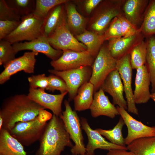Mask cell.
Listing matches in <instances>:
<instances>
[{
  "label": "cell",
  "instance_id": "cell-1",
  "mask_svg": "<svg viewBox=\"0 0 155 155\" xmlns=\"http://www.w3.org/2000/svg\"><path fill=\"white\" fill-rule=\"evenodd\" d=\"M42 109L45 108L25 94H16L6 98L0 110V116L3 121L2 128L9 131L17 123L35 119Z\"/></svg>",
  "mask_w": 155,
  "mask_h": 155
},
{
  "label": "cell",
  "instance_id": "cell-2",
  "mask_svg": "<svg viewBox=\"0 0 155 155\" xmlns=\"http://www.w3.org/2000/svg\"><path fill=\"white\" fill-rule=\"evenodd\" d=\"M59 117L53 115L39 140L36 155H61L66 147L73 146Z\"/></svg>",
  "mask_w": 155,
  "mask_h": 155
},
{
  "label": "cell",
  "instance_id": "cell-3",
  "mask_svg": "<svg viewBox=\"0 0 155 155\" xmlns=\"http://www.w3.org/2000/svg\"><path fill=\"white\" fill-rule=\"evenodd\" d=\"M64 104L65 110L59 117L74 143L71 148V152L73 155H86L81 121L76 111L72 110L68 100H65Z\"/></svg>",
  "mask_w": 155,
  "mask_h": 155
},
{
  "label": "cell",
  "instance_id": "cell-4",
  "mask_svg": "<svg viewBox=\"0 0 155 155\" xmlns=\"http://www.w3.org/2000/svg\"><path fill=\"white\" fill-rule=\"evenodd\" d=\"M44 19L33 12L21 17L17 28L4 39L12 44L26 40L31 41L41 35Z\"/></svg>",
  "mask_w": 155,
  "mask_h": 155
},
{
  "label": "cell",
  "instance_id": "cell-5",
  "mask_svg": "<svg viewBox=\"0 0 155 155\" xmlns=\"http://www.w3.org/2000/svg\"><path fill=\"white\" fill-rule=\"evenodd\" d=\"M117 60L111 55L108 44L102 45L91 66L89 82L94 86V93L98 90L108 75L116 69Z\"/></svg>",
  "mask_w": 155,
  "mask_h": 155
},
{
  "label": "cell",
  "instance_id": "cell-6",
  "mask_svg": "<svg viewBox=\"0 0 155 155\" xmlns=\"http://www.w3.org/2000/svg\"><path fill=\"white\" fill-rule=\"evenodd\" d=\"M48 39L51 46L57 50L68 49L78 52L87 51L86 46L70 32L64 13L57 27Z\"/></svg>",
  "mask_w": 155,
  "mask_h": 155
},
{
  "label": "cell",
  "instance_id": "cell-7",
  "mask_svg": "<svg viewBox=\"0 0 155 155\" xmlns=\"http://www.w3.org/2000/svg\"><path fill=\"white\" fill-rule=\"evenodd\" d=\"M125 1L109 0L101 2L91 24L92 31L99 34H103L115 18L124 15L122 8Z\"/></svg>",
  "mask_w": 155,
  "mask_h": 155
},
{
  "label": "cell",
  "instance_id": "cell-8",
  "mask_svg": "<svg viewBox=\"0 0 155 155\" xmlns=\"http://www.w3.org/2000/svg\"><path fill=\"white\" fill-rule=\"evenodd\" d=\"M47 123L37 117L30 121L17 123L9 132L24 146H28L39 140Z\"/></svg>",
  "mask_w": 155,
  "mask_h": 155
},
{
  "label": "cell",
  "instance_id": "cell-9",
  "mask_svg": "<svg viewBox=\"0 0 155 155\" xmlns=\"http://www.w3.org/2000/svg\"><path fill=\"white\" fill-rule=\"evenodd\" d=\"M49 73L61 78L65 82L68 89L69 100H73L79 88L84 83L89 82L92 73L91 66H83L65 71L54 69L49 70Z\"/></svg>",
  "mask_w": 155,
  "mask_h": 155
},
{
  "label": "cell",
  "instance_id": "cell-10",
  "mask_svg": "<svg viewBox=\"0 0 155 155\" xmlns=\"http://www.w3.org/2000/svg\"><path fill=\"white\" fill-rule=\"evenodd\" d=\"M61 55L57 59L52 60L51 65L58 71H65L81 66L92 65L94 57L87 51L78 52L65 49L62 51Z\"/></svg>",
  "mask_w": 155,
  "mask_h": 155
},
{
  "label": "cell",
  "instance_id": "cell-11",
  "mask_svg": "<svg viewBox=\"0 0 155 155\" xmlns=\"http://www.w3.org/2000/svg\"><path fill=\"white\" fill-rule=\"evenodd\" d=\"M38 53L31 51L25 53L21 57L16 58L4 67L0 74V84H3L8 81L11 76L19 71L32 73L34 72L36 62V56Z\"/></svg>",
  "mask_w": 155,
  "mask_h": 155
},
{
  "label": "cell",
  "instance_id": "cell-12",
  "mask_svg": "<svg viewBox=\"0 0 155 155\" xmlns=\"http://www.w3.org/2000/svg\"><path fill=\"white\" fill-rule=\"evenodd\" d=\"M117 109L127 129V135L124 139L126 145L140 138L155 136V126L146 125L132 117L124 108L117 106Z\"/></svg>",
  "mask_w": 155,
  "mask_h": 155
},
{
  "label": "cell",
  "instance_id": "cell-13",
  "mask_svg": "<svg viewBox=\"0 0 155 155\" xmlns=\"http://www.w3.org/2000/svg\"><path fill=\"white\" fill-rule=\"evenodd\" d=\"M116 69L123 82L128 111L135 115H138V111L134 101L132 88V69L130 63V54L117 60Z\"/></svg>",
  "mask_w": 155,
  "mask_h": 155
},
{
  "label": "cell",
  "instance_id": "cell-14",
  "mask_svg": "<svg viewBox=\"0 0 155 155\" xmlns=\"http://www.w3.org/2000/svg\"><path fill=\"white\" fill-rule=\"evenodd\" d=\"M45 90L30 87L27 95L30 99L45 109H49L53 115L59 117L62 112L61 106L63 100L68 92L58 94H52L46 92Z\"/></svg>",
  "mask_w": 155,
  "mask_h": 155
},
{
  "label": "cell",
  "instance_id": "cell-15",
  "mask_svg": "<svg viewBox=\"0 0 155 155\" xmlns=\"http://www.w3.org/2000/svg\"><path fill=\"white\" fill-rule=\"evenodd\" d=\"M80 121L82 128L85 132L88 138V143L86 147V155H95L94 151L97 149L128 150L126 146L117 145L106 140L96 129H93L90 127L86 118L81 117Z\"/></svg>",
  "mask_w": 155,
  "mask_h": 155
},
{
  "label": "cell",
  "instance_id": "cell-16",
  "mask_svg": "<svg viewBox=\"0 0 155 155\" xmlns=\"http://www.w3.org/2000/svg\"><path fill=\"white\" fill-rule=\"evenodd\" d=\"M12 45L16 53L21 51L29 50L43 53L52 60L58 59L63 53L62 51L53 48L48 37L43 35L31 41L16 43Z\"/></svg>",
  "mask_w": 155,
  "mask_h": 155
},
{
  "label": "cell",
  "instance_id": "cell-17",
  "mask_svg": "<svg viewBox=\"0 0 155 155\" xmlns=\"http://www.w3.org/2000/svg\"><path fill=\"white\" fill-rule=\"evenodd\" d=\"M100 88L104 92L108 93L112 96L113 104L127 109V102L123 95V84L120 74L117 69L108 75Z\"/></svg>",
  "mask_w": 155,
  "mask_h": 155
},
{
  "label": "cell",
  "instance_id": "cell-18",
  "mask_svg": "<svg viewBox=\"0 0 155 155\" xmlns=\"http://www.w3.org/2000/svg\"><path fill=\"white\" fill-rule=\"evenodd\" d=\"M145 37L139 30L135 34L127 37L113 38L108 41V46L112 57L117 60L130 54L133 48L144 40Z\"/></svg>",
  "mask_w": 155,
  "mask_h": 155
},
{
  "label": "cell",
  "instance_id": "cell-19",
  "mask_svg": "<svg viewBox=\"0 0 155 155\" xmlns=\"http://www.w3.org/2000/svg\"><path fill=\"white\" fill-rule=\"evenodd\" d=\"M90 109L91 116L94 118L102 115L113 119L119 115L117 108L111 102L101 88L94 93Z\"/></svg>",
  "mask_w": 155,
  "mask_h": 155
},
{
  "label": "cell",
  "instance_id": "cell-20",
  "mask_svg": "<svg viewBox=\"0 0 155 155\" xmlns=\"http://www.w3.org/2000/svg\"><path fill=\"white\" fill-rule=\"evenodd\" d=\"M149 74L145 65L136 69L133 96L135 104H144L150 98Z\"/></svg>",
  "mask_w": 155,
  "mask_h": 155
},
{
  "label": "cell",
  "instance_id": "cell-21",
  "mask_svg": "<svg viewBox=\"0 0 155 155\" xmlns=\"http://www.w3.org/2000/svg\"><path fill=\"white\" fill-rule=\"evenodd\" d=\"M149 1L126 0L123 3L122 9L124 16L138 29L143 23Z\"/></svg>",
  "mask_w": 155,
  "mask_h": 155
},
{
  "label": "cell",
  "instance_id": "cell-22",
  "mask_svg": "<svg viewBox=\"0 0 155 155\" xmlns=\"http://www.w3.org/2000/svg\"><path fill=\"white\" fill-rule=\"evenodd\" d=\"M0 155H27L24 146L7 130H0Z\"/></svg>",
  "mask_w": 155,
  "mask_h": 155
},
{
  "label": "cell",
  "instance_id": "cell-23",
  "mask_svg": "<svg viewBox=\"0 0 155 155\" xmlns=\"http://www.w3.org/2000/svg\"><path fill=\"white\" fill-rule=\"evenodd\" d=\"M94 87L89 81L83 84L78 89L73 99L75 111L90 109L93 99Z\"/></svg>",
  "mask_w": 155,
  "mask_h": 155
},
{
  "label": "cell",
  "instance_id": "cell-24",
  "mask_svg": "<svg viewBox=\"0 0 155 155\" xmlns=\"http://www.w3.org/2000/svg\"><path fill=\"white\" fill-rule=\"evenodd\" d=\"M76 38L86 46L87 51L94 57H96L105 41L104 34L86 30L77 35Z\"/></svg>",
  "mask_w": 155,
  "mask_h": 155
},
{
  "label": "cell",
  "instance_id": "cell-25",
  "mask_svg": "<svg viewBox=\"0 0 155 155\" xmlns=\"http://www.w3.org/2000/svg\"><path fill=\"white\" fill-rule=\"evenodd\" d=\"M62 4L54 7L44 19L42 28V35L48 37L57 27L64 13Z\"/></svg>",
  "mask_w": 155,
  "mask_h": 155
},
{
  "label": "cell",
  "instance_id": "cell-26",
  "mask_svg": "<svg viewBox=\"0 0 155 155\" xmlns=\"http://www.w3.org/2000/svg\"><path fill=\"white\" fill-rule=\"evenodd\" d=\"M68 2L65 3L68 26L69 28H71L74 32L80 34L86 30L85 20L78 11L75 6L71 3H68Z\"/></svg>",
  "mask_w": 155,
  "mask_h": 155
},
{
  "label": "cell",
  "instance_id": "cell-27",
  "mask_svg": "<svg viewBox=\"0 0 155 155\" xmlns=\"http://www.w3.org/2000/svg\"><path fill=\"white\" fill-rule=\"evenodd\" d=\"M127 147L136 155H155V136L136 140Z\"/></svg>",
  "mask_w": 155,
  "mask_h": 155
},
{
  "label": "cell",
  "instance_id": "cell-28",
  "mask_svg": "<svg viewBox=\"0 0 155 155\" xmlns=\"http://www.w3.org/2000/svg\"><path fill=\"white\" fill-rule=\"evenodd\" d=\"M145 38L155 36V0H150L142 24L139 29Z\"/></svg>",
  "mask_w": 155,
  "mask_h": 155
},
{
  "label": "cell",
  "instance_id": "cell-29",
  "mask_svg": "<svg viewBox=\"0 0 155 155\" xmlns=\"http://www.w3.org/2000/svg\"><path fill=\"white\" fill-rule=\"evenodd\" d=\"M147 43L146 66L150 79L152 93L155 92V36L146 38Z\"/></svg>",
  "mask_w": 155,
  "mask_h": 155
},
{
  "label": "cell",
  "instance_id": "cell-30",
  "mask_svg": "<svg viewBox=\"0 0 155 155\" xmlns=\"http://www.w3.org/2000/svg\"><path fill=\"white\" fill-rule=\"evenodd\" d=\"M125 124L123 119L121 117L114 128L109 130L97 128L96 130L102 136L105 137L110 142L116 145L126 147L122 133L123 127Z\"/></svg>",
  "mask_w": 155,
  "mask_h": 155
},
{
  "label": "cell",
  "instance_id": "cell-31",
  "mask_svg": "<svg viewBox=\"0 0 155 155\" xmlns=\"http://www.w3.org/2000/svg\"><path fill=\"white\" fill-rule=\"evenodd\" d=\"M147 53V43L142 41L136 45L130 53V61L132 69H137L145 65Z\"/></svg>",
  "mask_w": 155,
  "mask_h": 155
},
{
  "label": "cell",
  "instance_id": "cell-32",
  "mask_svg": "<svg viewBox=\"0 0 155 155\" xmlns=\"http://www.w3.org/2000/svg\"><path fill=\"white\" fill-rule=\"evenodd\" d=\"M8 5L21 18L33 12L36 1L32 0H6Z\"/></svg>",
  "mask_w": 155,
  "mask_h": 155
},
{
  "label": "cell",
  "instance_id": "cell-33",
  "mask_svg": "<svg viewBox=\"0 0 155 155\" xmlns=\"http://www.w3.org/2000/svg\"><path fill=\"white\" fill-rule=\"evenodd\" d=\"M67 0H36L33 12L37 16L44 19L50 11L55 6L65 3Z\"/></svg>",
  "mask_w": 155,
  "mask_h": 155
},
{
  "label": "cell",
  "instance_id": "cell-34",
  "mask_svg": "<svg viewBox=\"0 0 155 155\" xmlns=\"http://www.w3.org/2000/svg\"><path fill=\"white\" fill-rule=\"evenodd\" d=\"M4 39L0 40V65L5 66L16 58V53L13 45Z\"/></svg>",
  "mask_w": 155,
  "mask_h": 155
},
{
  "label": "cell",
  "instance_id": "cell-35",
  "mask_svg": "<svg viewBox=\"0 0 155 155\" xmlns=\"http://www.w3.org/2000/svg\"><path fill=\"white\" fill-rule=\"evenodd\" d=\"M104 40L122 37L121 25L119 17L115 18L104 33Z\"/></svg>",
  "mask_w": 155,
  "mask_h": 155
},
{
  "label": "cell",
  "instance_id": "cell-36",
  "mask_svg": "<svg viewBox=\"0 0 155 155\" xmlns=\"http://www.w3.org/2000/svg\"><path fill=\"white\" fill-rule=\"evenodd\" d=\"M48 77L49 84L46 90L54 92L59 90L61 94L68 92V89L65 82L60 77L53 74Z\"/></svg>",
  "mask_w": 155,
  "mask_h": 155
},
{
  "label": "cell",
  "instance_id": "cell-37",
  "mask_svg": "<svg viewBox=\"0 0 155 155\" xmlns=\"http://www.w3.org/2000/svg\"><path fill=\"white\" fill-rule=\"evenodd\" d=\"M21 18L8 5L5 0H0V20L20 21Z\"/></svg>",
  "mask_w": 155,
  "mask_h": 155
},
{
  "label": "cell",
  "instance_id": "cell-38",
  "mask_svg": "<svg viewBox=\"0 0 155 155\" xmlns=\"http://www.w3.org/2000/svg\"><path fill=\"white\" fill-rule=\"evenodd\" d=\"M28 80L30 87L34 89H46L49 84L48 77L45 74L32 75L28 77Z\"/></svg>",
  "mask_w": 155,
  "mask_h": 155
},
{
  "label": "cell",
  "instance_id": "cell-39",
  "mask_svg": "<svg viewBox=\"0 0 155 155\" xmlns=\"http://www.w3.org/2000/svg\"><path fill=\"white\" fill-rule=\"evenodd\" d=\"M21 22L16 20H0V40L4 39L13 32Z\"/></svg>",
  "mask_w": 155,
  "mask_h": 155
},
{
  "label": "cell",
  "instance_id": "cell-40",
  "mask_svg": "<svg viewBox=\"0 0 155 155\" xmlns=\"http://www.w3.org/2000/svg\"><path fill=\"white\" fill-rule=\"evenodd\" d=\"M119 18L121 23L122 37L126 38L132 36L139 31V29L127 20L124 15Z\"/></svg>",
  "mask_w": 155,
  "mask_h": 155
},
{
  "label": "cell",
  "instance_id": "cell-41",
  "mask_svg": "<svg viewBox=\"0 0 155 155\" xmlns=\"http://www.w3.org/2000/svg\"><path fill=\"white\" fill-rule=\"evenodd\" d=\"M102 1L101 0H87L85 3L86 11L88 13L92 11Z\"/></svg>",
  "mask_w": 155,
  "mask_h": 155
},
{
  "label": "cell",
  "instance_id": "cell-42",
  "mask_svg": "<svg viewBox=\"0 0 155 155\" xmlns=\"http://www.w3.org/2000/svg\"><path fill=\"white\" fill-rule=\"evenodd\" d=\"M53 116L51 113L45 110V109H42L40 110L37 117L42 122H47L51 120Z\"/></svg>",
  "mask_w": 155,
  "mask_h": 155
},
{
  "label": "cell",
  "instance_id": "cell-43",
  "mask_svg": "<svg viewBox=\"0 0 155 155\" xmlns=\"http://www.w3.org/2000/svg\"><path fill=\"white\" fill-rule=\"evenodd\" d=\"M106 155H136L130 151L123 149H112L108 150Z\"/></svg>",
  "mask_w": 155,
  "mask_h": 155
},
{
  "label": "cell",
  "instance_id": "cell-44",
  "mask_svg": "<svg viewBox=\"0 0 155 155\" xmlns=\"http://www.w3.org/2000/svg\"><path fill=\"white\" fill-rule=\"evenodd\" d=\"M150 98L152 99L155 102V92L151 94Z\"/></svg>",
  "mask_w": 155,
  "mask_h": 155
},
{
  "label": "cell",
  "instance_id": "cell-45",
  "mask_svg": "<svg viewBox=\"0 0 155 155\" xmlns=\"http://www.w3.org/2000/svg\"></svg>",
  "mask_w": 155,
  "mask_h": 155
}]
</instances>
